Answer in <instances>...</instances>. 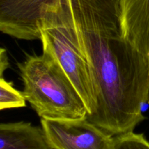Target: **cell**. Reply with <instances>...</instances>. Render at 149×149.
I'll return each instance as SVG.
<instances>
[{
	"instance_id": "obj_6",
	"label": "cell",
	"mask_w": 149,
	"mask_h": 149,
	"mask_svg": "<svg viewBox=\"0 0 149 149\" xmlns=\"http://www.w3.org/2000/svg\"><path fill=\"white\" fill-rule=\"evenodd\" d=\"M122 30L149 65V0H119Z\"/></svg>"
},
{
	"instance_id": "obj_9",
	"label": "cell",
	"mask_w": 149,
	"mask_h": 149,
	"mask_svg": "<svg viewBox=\"0 0 149 149\" xmlns=\"http://www.w3.org/2000/svg\"><path fill=\"white\" fill-rule=\"evenodd\" d=\"M110 149H149V141L143 134L127 132L113 136Z\"/></svg>"
},
{
	"instance_id": "obj_4",
	"label": "cell",
	"mask_w": 149,
	"mask_h": 149,
	"mask_svg": "<svg viewBox=\"0 0 149 149\" xmlns=\"http://www.w3.org/2000/svg\"><path fill=\"white\" fill-rule=\"evenodd\" d=\"M51 149H110L113 136L86 118L41 119Z\"/></svg>"
},
{
	"instance_id": "obj_8",
	"label": "cell",
	"mask_w": 149,
	"mask_h": 149,
	"mask_svg": "<svg viewBox=\"0 0 149 149\" xmlns=\"http://www.w3.org/2000/svg\"><path fill=\"white\" fill-rule=\"evenodd\" d=\"M26 101L22 92L16 90L13 83L0 79V111L24 107Z\"/></svg>"
},
{
	"instance_id": "obj_1",
	"label": "cell",
	"mask_w": 149,
	"mask_h": 149,
	"mask_svg": "<svg viewBox=\"0 0 149 149\" xmlns=\"http://www.w3.org/2000/svg\"><path fill=\"white\" fill-rule=\"evenodd\" d=\"M70 1L97 93L87 119L113 137L134 132L145 119L149 65L124 36L119 0Z\"/></svg>"
},
{
	"instance_id": "obj_7",
	"label": "cell",
	"mask_w": 149,
	"mask_h": 149,
	"mask_svg": "<svg viewBox=\"0 0 149 149\" xmlns=\"http://www.w3.org/2000/svg\"><path fill=\"white\" fill-rule=\"evenodd\" d=\"M0 149H51L42 128L24 122L0 123Z\"/></svg>"
},
{
	"instance_id": "obj_3",
	"label": "cell",
	"mask_w": 149,
	"mask_h": 149,
	"mask_svg": "<svg viewBox=\"0 0 149 149\" xmlns=\"http://www.w3.org/2000/svg\"><path fill=\"white\" fill-rule=\"evenodd\" d=\"M43 50L52 54L81 95L91 116L97 106L95 84L79 33L70 0H61L45 12L39 23Z\"/></svg>"
},
{
	"instance_id": "obj_5",
	"label": "cell",
	"mask_w": 149,
	"mask_h": 149,
	"mask_svg": "<svg viewBox=\"0 0 149 149\" xmlns=\"http://www.w3.org/2000/svg\"><path fill=\"white\" fill-rule=\"evenodd\" d=\"M61 0H0V32L24 40L40 39L45 12Z\"/></svg>"
},
{
	"instance_id": "obj_2",
	"label": "cell",
	"mask_w": 149,
	"mask_h": 149,
	"mask_svg": "<svg viewBox=\"0 0 149 149\" xmlns=\"http://www.w3.org/2000/svg\"><path fill=\"white\" fill-rule=\"evenodd\" d=\"M17 65L24 86L22 93L41 119L87 117L81 95L52 54L43 50Z\"/></svg>"
},
{
	"instance_id": "obj_10",
	"label": "cell",
	"mask_w": 149,
	"mask_h": 149,
	"mask_svg": "<svg viewBox=\"0 0 149 149\" xmlns=\"http://www.w3.org/2000/svg\"><path fill=\"white\" fill-rule=\"evenodd\" d=\"M9 58L7 52L4 48L0 47V79H4V74L8 68Z\"/></svg>"
}]
</instances>
